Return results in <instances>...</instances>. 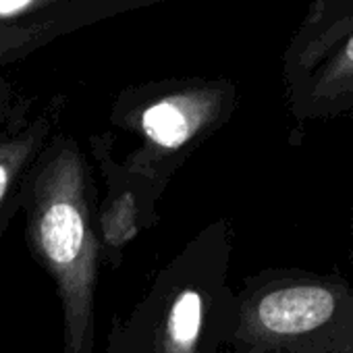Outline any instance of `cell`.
<instances>
[{
    "label": "cell",
    "mask_w": 353,
    "mask_h": 353,
    "mask_svg": "<svg viewBox=\"0 0 353 353\" xmlns=\"http://www.w3.org/2000/svg\"><path fill=\"white\" fill-rule=\"evenodd\" d=\"M98 192L83 148L61 129L42 150L23 198L26 241L54 283L63 310V353L94 351V299L102 243Z\"/></svg>",
    "instance_id": "obj_1"
},
{
    "label": "cell",
    "mask_w": 353,
    "mask_h": 353,
    "mask_svg": "<svg viewBox=\"0 0 353 353\" xmlns=\"http://www.w3.org/2000/svg\"><path fill=\"white\" fill-rule=\"evenodd\" d=\"M239 88L227 77H164L127 85L110 106V127L135 139L119 158L154 204L179 168L235 114Z\"/></svg>",
    "instance_id": "obj_2"
},
{
    "label": "cell",
    "mask_w": 353,
    "mask_h": 353,
    "mask_svg": "<svg viewBox=\"0 0 353 353\" xmlns=\"http://www.w3.org/2000/svg\"><path fill=\"white\" fill-rule=\"evenodd\" d=\"M281 83L295 133L353 114V0H312L283 48Z\"/></svg>",
    "instance_id": "obj_3"
},
{
    "label": "cell",
    "mask_w": 353,
    "mask_h": 353,
    "mask_svg": "<svg viewBox=\"0 0 353 353\" xmlns=\"http://www.w3.org/2000/svg\"><path fill=\"white\" fill-rule=\"evenodd\" d=\"M65 108V94L50 96L42 108H36V98L28 96L0 127V241L23 212L28 179L42 150L61 129Z\"/></svg>",
    "instance_id": "obj_4"
},
{
    "label": "cell",
    "mask_w": 353,
    "mask_h": 353,
    "mask_svg": "<svg viewBox=\"0 0 353 353\" xmlns=\"http://www.w3.org/2000/svg\"><path fill=\"white\" fill-rule=\"evenodd\" d=\"M114 133H98L90 137V152L104 179V196L98 200L96 210L102 256L108 262L119 264L123 250L139 235V231L156 223L158 204L150 200L143 188L121 166L114 156Z\"/></svg>",
    "instance_id": "obj_5"
},
{
    "label": "cell",
    "mask_w": 353,
    "mask_h": 353,
    "mask_svg": "<svg viewBox=\"0 0 353 353\" xmlns=\"http://www.w3.org/2000/svg\"><path fill=\"white\" fill-rule=\"evenodd\" d=\"M158 3H164V0H73L36 21L0 26V69L17 65L38 54L52 42L94 23Z\"/></svg>",
    "instance_id": "obj_6"
},
{
    "label": "cell",
    "mask_w": 353,
    "mask_h": 353,
    "mask_svg": "<svg viewBox=\"0 0 353 353\" xmlns=\"http://www.w3.org/2000/svg\"><path fill=\"white\" fill-rule=\"evenodd\" d=\"M341 299V287L316 279H287L264 287L254 301L256 326L272 336H295L326 324Z\"/></svg>",
    "instance_id": "obj_7"
},
{
    "label": "cell",
    "mask_w": 353,
    "mask_h": 353,
    "mask_svg": "<svg viewBox=\"0 0 353 353\" xmlns=\"http://www.w3.org/2000/svg\"><path fill=\"white\" fill-rule=\"evenodd\" d=\"M174 266L179 283L172 287L158 349L160 353H196L204 324V289L196 281H185V256L176 260Z\"/></svg>",
    "instance_id": "obj_8"
},
{
    "label": "cell",
    "mask_w": 353,
    "mask_h": 353,
    "mask_svg": "<svg viewBox=\"0 0 353 353\" xmlns=\"http://www.w3.org/2000/svg\"><path fill=\"white\" fill-rule=\"evenodd\" d=\"M69 3L73 0H0V26L36 21L42 15Z\"/></svg>",
    "instance_id": "obj_9"
},
{
    "label": "cell",
    "mask_w": 353,
    "mask_h": 353,
    "mask_svg": "<svg viewBox=\"0 0 353 353\" xmlns=\"http://www.w3.org/2000/svg\"><path fill=\"white\" fill-rule=\"evenodd\" d=\"M26 98L9 77H0V127L19 110Z\"/></svg>",
    "instance_id": "obj_10"
},
{
    "label": "cell",
    "mask_w": 353,
    "mask_h": 353,
    "mask_svg": "<svg viewBox=\"0 0 353 353\" xmlns=\"http://www.w3.org/2000/svg\"><path fill=\"white\" fill-rule=\"evenodd\" d=\"M351 252H353V212H351Z\"/></svg>",
    "instance_id": "obj_11"
}]
</instances>
